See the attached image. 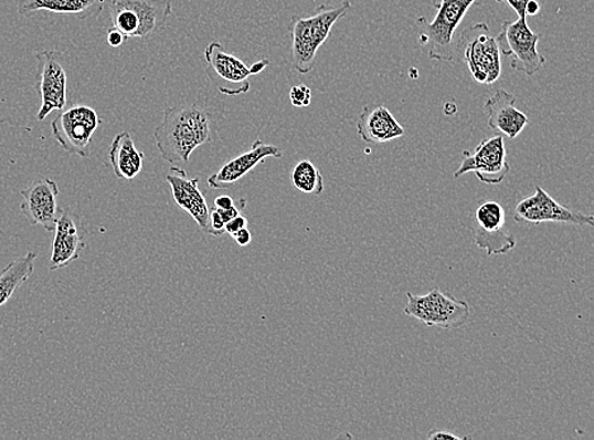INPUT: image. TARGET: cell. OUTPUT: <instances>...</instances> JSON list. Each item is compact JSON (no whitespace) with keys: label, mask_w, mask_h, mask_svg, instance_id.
<instances>
[{"label":"cell","mask_w":594,"mask_h":440,"mask_svg":"<svg viewBox=\"0 0 594 440\" xmlns=\"http://www.w3.org/2000/svg\"><path fill=\"white\" fill-rule=\"evenodd\" d=\"M216 114L205 103H182L163 112L155 144L170 164L188 163L195 149L216 139Z\"/></svg>","instance_id":"1"},{"label":"cell","mask_w":594,"mask_h":440,"mask_svg":"<svg viewBox=\"0 0 594 440\" xmlns=\"http://www.w3.org/2000/svg\"><path fill=\"white\" fill-rule=\"evenodd\" d=\"M351 11L349 0L336 7L321 6L309 17H293L289 25L291 36V66L299 74L311 73L318 50L330 38L333 25Z\"/></svg>","instance_id":"2"},{"label":"cell","mask_w":594,"mask_h":440,"mask_svg":"<svg viewBox=\"0 0 594 440\" xmlns=\"http://www.w3.org/2000/svg\"><path fill=\"white\" fill-rule=\"evenodd\" d=\"M485 0H433L437 13L432 22L424 17L416 21L418 43L427 46L428 57L436 62H454V39L459 24L470 8Z\"/></svg>","instance_id":"3"},{"label":"cell","mask_w":594,"mask_h":440,"mask_svg":"<svg viewBox=\"0 0 594 440\" xmlns=\"http://www.w3.org/2000/svg\"><path fill=\"white\" fill-rule=\"evenodd\" d=\"M112 24L128 39H148L173 14L171 0H110Z\"/></svg>","instance_id":"4"},{"label":"cell","mask_w":594,"mask_h":440,"mask_svg":"<svg viewBox=\"0 0 594 440\" xmlns=\"http://www.w3.org/2000/svg\"><path fill=\"white\" fill-rule=\"evenodd\" d=\"M456 50L477 83L492 85L501 77V51L486 23H477L465 30L456 43Z\"/></svg>","instance_id":"5"},{"label":"cell","mask_w":594,"mask_h":440,"mask_svg":"<svg viewBox=\"0 0 594 440\" xmlns=\"http://www.w3.org/2000/svg\"><path fill=\"white\" fill-rule=\"evenodd\" d=\"M205 74L223 96L236 97L250 91V76L257 75L271 64L269 59L247 66L243 60L229 54L222 43L213 41L204 50Z\"/></svg>","instance_id":"6"},{"label":"cell","mask_w":594,"mask_h":440,"mask_svg":"<svg viewBox=\"0 0 594 440\" xmlns=\"http://www.w3.org/2000/svg\"><path fill=\"white\" fill-rule=\"evenodd\" d=\"M407 298L404 314L426 326L458 329L470 318V306L467 301L447 296L438 289H434L424 296L407 292Z\"/></svg>","instance_id":"7"},{"label":"cell","mask_w":594,"mask_h":440,"mask_svg":"<svg viewBox=\"0 0 594 440\" xmlns=\"http://www.w3.org/2000/svg\"><path fill=\"white\" fill-rule=\"evenodd\" d=\"M102 123L96 109L85 105H72L60 111L51 123V132L66 153L89 158L93 136Z\"/></svg>","instance_id":"8"},{"label":"cell","mask_w":594,"mask_h":440,"mask_svg":"<svg viewBox=\"0 0 594 440\" xmlns=\"http://www.w3.org/2000/svg\"><path fill=\"white\" fill-rule=\"evenodd\" d=\"M496 40L501 55L511 57L513 71L531 76L544 67L547 59L538 51L540 34L531 31L527 19L505 21Z\"/></svg>","instance_id":"9"},{"label":"cell","mask_w":594,"mask_h":440,"mask_svg":"<svg viewBox=\"0 0 594 440\" xmlns=\"http://www.w3.org/2000/svg\"><path fill=\"white\" fill-rule=\"evenodd\" d=\"M36 90L41 99L38 121H45L51 112L67 106V73L65 55L56 50L41 51L36 55Z\"/></svg>","instance_id":"10"},{"label":"cell","mask_w":594,"mask_h":440,"mask_svg":"<svg viewBox=\"0 0 594 440\" xmlns=\"http://www.w3.org/2000/svg\"><path fill=\"white\" fill-rule=\"evenodd\" d=\"M506 157L503 136L487 137L479 143L475 151L463 153L460 167L454 172V177L459 178L468 172H475L479 182L497 186L503 182L511 170L510 163L507 161Z\"/></svg>","instance_id":"11"},{"label":"cell","mask_w":594,"mask_h":440,"mask_svg":"<svg viewBox=\"0 0 594 440\" xmlns=\"http://www.w3.org/2000/svg\"><path fill=\"white\" fill-rule=\"evenodd\" d=\"M515 220L518 222H529L533 226H541L545 222L570 223L576 227H594V216L585 214L581 211L571 210L559 203L544 189L537 186L535 193L523 198L516 206Z\"/></svg>","instance_id":"12"},{"label":"cell","mask_w":594,"mask_h":440,"mask_svg":"<svg viewBox=\"0 0 594 440\" xmlns=\"http://www.w3.org/2000/svg\"><path fill=\"white\" fill-rule=\"evenodd\" d=\"M477 227L473 229V241L485 249L488 256L505 255L516 247V239L506 230V212L501 205L485 201L476 211Z\"/></svg>","instance_id":"13"},{"label":"cell","mask_w":594,"mask_h":440,"mask_svg":"<svg viewBox=\"0 0 594 440\" xmlns=\"http://www.w3.org/2000/svg\"><path fill=\"white\" fill-rule=\"evenodd\" d=\"M21 195V212L31 226L44 228L50 232L54 231L63 213L57 205L60 191L55 180L50 178L34 180L29 188L23 189Z\"/></svg>","instance_id":"14"},{"label":"cell","mask_w":594,"mask_h":440,"mask_svg":"<svg viewBox=\"0 0 594 440\" xmlns=\"http://www.w3.org/2000/svg\"><path fill=\"white\" fill-rule=\"evenodd\" d=\"M166 180L180 209L191 214L202 230L209 229L211 210L200 189V178H189L184 169L171 167Z\"/></svg>","instance_id":"15"},{"label":"cell","mask_w":594,"mask_h":440,"mask_svg":"<svg viewBox=\"0 0 594 440\" xmlns=\"http://www.w3.org/2000/svg\"><path fill=\"white\" fill-rule=\"evenodd\" d=\"M283 150L275 145L254 142L252 149L230 160L219 171L209 178V186L213 189H226L238 182L268 158L280 159Z\"/></svg>","instance_id":"16"},{"label":"cell","mask_w":594,"mask_h":440,"mask_svg":"<svg viewBox=\"0 0 594 440\" xmlns=\"http://www.w3.org/2000/svg\"><path fill=\"white\" fill-rule=\"evenodd\" d=\"M53 253L50 258V271L65 269L81 258L85 248L84 237L76 216L71 211H63L56 223Z\"/></svg>","instance_id":"17"},{"label":"cell","mask_w":594,"mask_h":440,"mask_svg":"<svg viewBox=\"0 0 594 440\" xmlns=\"http://www.w3.org/2000/svg\"><path fill=\"white\" fill-rule=\"evenodd\" d=\"M516 97L503 90H498L486 102L488 126L508 139H516L530 124L527 115L516 108Z\"/></svg>","instance_id":"18"},{"label":"cell","mask_w":594,"mask_h":440,"mask_svg":"<svg viewBox=\"0 0 594 440\" xmlns=\"http://www.w3.org/2000/svg\"><path fill=\"white\" fill-rule=\"evenodd\" d=\"M358 135L367 144L390 143L404 136V128L384 106L365 107L357 125Z\"/></svg>","instance_id":"19"},{"label":"cell","mask_w":594,"mask_h":440,"mask_svg":"<svg viewBox=\"0 0 594 440\" xmlns=\"http://www.w3.org/2000/svg\"><path fill=\"white\" fill-rule=\"evenodd\" d=\"M105 3L106 0H20L19 12L24 17H31L44 11L87 20L97 17Z\"/></svg>","instance_id":"20"},{"label":"cell","mask_w":594,"mask_h":440,"mask_svg":"<svg viewBox=\"0 0 594 440\" xmlns=\"http://www.w3.org/2000/svg\"><path fill=\"white\" fill-rule=\"evenodd\" d=\"M144 153L136 149L130 133L116 135L109 148V161L115 176L120 180H132L144 168Z\"/></svg>","instance_id":"21"},{"label":"cell","mask_w":594,"mask_h":440,"mask_svg":"<svg viewBox=\"0 0 594 440\" xmlns=\"http://www.w3.org/2000/svg\"><path fill=\"white\" fill-rule=\"evenodd\" d=\"M38 254L29 252L6 266L0 272V307L12 298L14 292L31 279Z\"/></svg>","instance_id":"22"},{"label":"cell","mask_w":594,"mask_h":440,"mask_svg":"<svg viewBox=\"0 0 594 440\" xmlns=\"http://www.w3.org/2000/svg\"><path fill=\"white\" fill-rule=\"evenodd\" d=\"M291 182L298 191L306 195L320 196L325 184L320 169L312 161L303 160L291 171Z\"/></svg>","instance_id":"23"},{"label":"cell","mask_w":594,"mask_h":440,"mask_svg":"<svg viewBox=\"0 0 594 440\" xmlns=\"http://www.w3.org/2000/svg\"><path fill=\"white\" fill-rule=\"evenodd\" d=\"M289 98L293 106L304 108L311 105L312 92L305 84L291 86Z\"/></svg>","instance_id":"24"},{"label":"cell","mask_w":594,"mask_h":440,"mask_svg":"<svg viewBox=\"0 0 594 440\" xmlns=\"http://www.w3.org/2000/svg\"><path fill=\"white\" fill-rule=\"evenodd\" d=\"M206 232H210L213 237H221L226 232V222L222 219V216L216 209H213L210 213V226L206 229Z\"/></svg>","instance_id":"25"},{"label":"cell","mask_w":594,"mask_h":440,"mask_svg":"<svg viewBox=\"0 0 594 440\" xmlns=\"http://www.w3.org/2000/svg\"><path fill=\"white\" fill-rule=\"evenodd\" d=\"M497 3L506 2L512 8L519 19H527V6L530 0H496Z\"/></svg>","instance_id":"26"},{"label":"cell","mask_w":594,"mask_h":440,"mask_svg":"<svg viewBox=\"0 0 594 440\" xmlns=\"http://www.w3.org/2000/svg\"><path fill=\"white\" fill-rule=\"evenodd\" d=\"M247 223L248 222L245 216L243 213H240L238 216H236V218L230 220L226 223V232L231 237L235 235L236 232L240 231L241 229L247 228Z\"/></svg>","instance_id":"27"},{"label":"cell","mask_w":594,"mask_h":440,"mask_svg":"<svg viewBox=\"0 0 594 440\" xmlns=\"http://www.w3.org/2000/svg\"><path fill=\"white\" fill-rule=\"evenodd\" d=\"M107 41L110 48H119L124 45V42H126V39L123 32H119L117 29L112 28L107 32Z\"/></svg>","instance_id":"28"},{"label":"cell","mask_w":594,"mask_h":440,"mask_svg":"<svg viewBox=\"0 0 594 440\" xmlns=\"http://www.w3.org/2000/svg\"><path fill=\"white\" fill-rule=\"evenodd\" d=\"M232 238H234L235 243L241 248L247 247L253 240L252 232H250L247 228L241 229L235 235H232Z\"/></svg>","instance_id":"29"},{"label":"cell","mask_w":594,"mask_h":440,"mask_svg":"<svg viewBox=\"0 0 594 440\" xmlns=\"http://www.w3.org/2000/svg\"><path fill=\"white\" fill-rule=\"evenodd\" d=\"M427 438L429 440H445V439L462 440V439H469V437L456 436V434L452 433V431H447V430L432 431V433H429L427 436Z\"/></svg>","instance_id":"30"},{"label":"cell","mask_w":594,"mask_h":440,"mask_svg":"<svg viewBox=\"0 0 594 440\" xmlns=\"http://www.w3.org/2000/svg\"><path fill=\"white\" fill-rule=\"evenodd\" d=\"M234 206H235L234 198H232L231 196L223 195V196L218 197L216 200H214L213 209L229 210L231 209V207H234Z\"/></svg>","instance_id":"31"},{"label":"cell","mask_w":594,"mask_h":440,"mask_svg":"<svg viewBox=\"0 0 594 440\" xmlns=\"http://www.w3.org/2000/svg\"><path fill=\"white\" fill-rule=\"evenodd\" d=\"M540 12V4L537 0H530L527 6V15H537Z\"/></svg>","instance_id":"32"}]
</instances>
